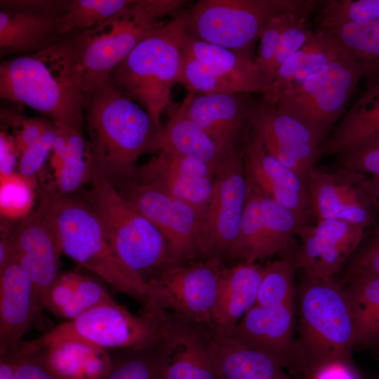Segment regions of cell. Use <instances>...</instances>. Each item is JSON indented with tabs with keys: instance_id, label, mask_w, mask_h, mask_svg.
Returning <instances> with one entry per match:
<instances>
[{
	"instance_id": "cell-1",
	"label": "cell",
	"mask_w": 379,
	"mask_h": 379,
	"mask_svg": "<svg viewBox=\"0 0 379 379\" xmlns=\"http://www.w3.org/2000/svg\"><path fill=\"white\" fill-rule=\"evenodd\" d=\"M85 119L91 179L114 185L135 179L137 161L159 129L148 112L119 92L107 76L93 84Z\"/></svg>"
},
{
	"instance_id": "cell-2",
	"label": "cell",
	"mask_w": 379,
	"mask_h": 379,
	"mask_svg": "<svg viewBox=\"0 0 379 379\" xmlns=\"http://www.w3.org/2000/svg\"><path fill=\"white\" fill-rule=\"evenodd\" d=\"M67 41L0 65V97L81 131L88 98Z\"/></svg>"
},
{
	"instance_id": "cell-3",
	"label": "cell",
	"mask_w": 379,
	"mask_h": 379,
	"mask_svg": "<svg viewBox=\"0 0 379 379\" xmlns=\"http://www.w3.org/2000/svg\"><path fill=\"white\" fill-rule=\"evenodd\" d=\"M55 227L62 253L98 275L114 290L126 294L143 307L149 300V288L117 259L102 227L88 201L72 194L46 189L40 200Z\"/></svg>"
},
{
	"instance_id": "cell-4",
	"label": "cell",
	"mask_w": 379,
	"mask_h": 379,
	"mask_svg": "<svg viewBox=\"0 0 379 379\" xmlns=\"http://www.w3.org/2000/svg\"><path fill=\"white\" fill-rule=\"evenodd\" d=\"M185 0H131L121 11L67 41L71 59L88 94L93 84L107 77L168 14Z\"/></svg>"
},
{
	"instance_id": "cell-5",
	"label": "cell",
	"mask_w": 379,
	"mask_h": 379,
	"mask_svg": "<svg viewBox=\"0 0 379 379\" xmlns=\"http://www.w3.org/2000/svg\"><path fill=\"white\" fill-rule=\"evenodd\" d=\"M354 333L353 314L345 288L333 277L303 273L296 338L298 378L323 362L350 359Z\"/></svg>"
},
{
	"instance_id": "cell-6",
	"label": "cell",
	"mask_w": 379,
	"mask_h": 379,
	"mask_svg": "<svg viewBox=\"0 0 379 379\" xmlns=\"http://www.w3.org/2000/svg\"><path fill=\"white\" fill-rule=\"evenodd\" d=\"M184 34L182 11L163 21L108 75L119 92L148 112L158 128L171 90L178 83Z\"/></svg>"
},
{
	"instance_id": "cell-7",
	"label": "cell",
	"mask_w": 379,
	"mask_h": 379,
	"mask_svg": "<svg viewBox=\"0 0 379 379\" xmlns=\"http://www.w3.org/2000/svg\"><path fill=\"white\" fill-rule=\"evenodd\" d=\"M91 182L87 201L113 253L128 270L147 284L171 267L164 236L112 182L97 178Z\"/></svg>"
},
{
	"instance_id": "cell-8",
	"label": "cell",
	"mask_w": 379,
	"mask_h": 379,
	"mask_svg": "<svg viewBox=\"0 0 379 379\" xmlns=\"http://www.w3.org/2000/svg\"><path fill=\"white\" fill-rule=\"evenodd\" d=\"M322 1L200 0L183 10L185 34L230 50L249 49L269 20L285 12L311 15Z\"/></svg>"
},
{
	"instance_id": "cell-9",
	"label": "cell",
	"mask_w": 379,
	"mask_h": 379,
	"mask_svg": "<svg viewBox=\"0 0 379 379\" xmlns=\"http://www.w3.org/2000/svg\"><path fill=\"white\" fill-rule=\"evenodd\" d=\"M171 324V317L157 308L144 307L140 315H135L114 301L58 324L33 342L42 345L77 338L106 350L151 349L164 340Z\"/></svg>"
},
{
	"instance_id": "cell-10",
	"label": "cell",
	"mask_w": 379,
	"mask_h": 379,
	"mask_svg": "<svg viewBox=\"0 0 379 379\" xmlns=\"http://www.w3.org/2000/svg\"><path fill=\"white\" fill-rule=\"evenodd\" d=\"M362 79L363 68L341 46L324 68L267 102L301 118L326 136Z\"/></svg>"
},
{
	"instance_id": "cell-11",
	"label": "cell",
	"mask_w": 379,
	"mask_h": 379,
	"mask_svg": "<svg viewBox=\"0 0 379 379\" xmlns=\"http://www.w3.org/2000/svg\"><path fill=\"white\" fill-rule=\"evenodd\" d=\"M187 263L168 267L147 284L149 300L146 307L214 332L213 315L223 267L217 258Z\"/></svg>"
},
{
	"instance_id": "cell-12",
	"label": "cell",
	"mask_w": 379,
	"mask_h": 379,
	"mask_svg": "<svg viewBox=\"0 0 379 379\" xmlns=\"http://www.w3.org/2000/svg\"><path fill=\"white\" fill-rule=\"evenodd\" d=\"M248 196L242 149L229 154L217 171L201 215L199 249L208 258L230 256L237 243Z\"/></svg>"
},
{
	"instance_id": "cell-13",
	"label": "cell",
	"mask_w": 379,
	"mask_h": 379,
	"mask_svg": "<svg viewBox=\"0 0 379 379\" xmlns=\"http://www.w3.org/2000/svg\"><path fill=\"white\" fill-rule=\"evenodd\" d=\"M120 194L151 221L164 236L171 266L201 255V212L191 204L135 180L114 185Z\"/></svg>"
},
{
	"instance_id": "cell-14",
	"label": "cell",
	"mask_w": 379,
	"mask_h": 379,
	"mask_svg": "<svg viewBox=\"0 0 379 379\" xmlns=\"http://www.w3.org/2000/svg\"><path fill=\"white\" fill-rule=\"evenodd\" d=\"M248 121L267 151L306 180L325 136L301 118L265 101L251 102Z\"/></svg>"
},
{
	"instance_id": "cell-15",
	"label": "cell",
	"mask_w": 379,
	"mask_h": 379,
	"mask_svg": "<svg viewBox=\"0 0 379 379\" xmlns=\"http://www.w3.org/2000/svg\"><path fill=\"white\" fill-rule=\"evenodd\" d=\"M247 177V176H246ZM248 196L239 234L230 255L246 262L290 253L296 230L307 223L248 179Z\"/></svg>"
},
{
	"instance_id": "cell-16",
	"label": "cell",
	"mask_w": 379,
	"mask_h": 379,
	"mask_svg": "<svg viewBox=\"0 0 379 379\" xmlns=\"http://www.w3.org/2000/svg\"><path fill=\"white\" fill-rule=\"evenodd\" d=\"M306 182L317 221L335 219L366 228L378 226V207L369 175L342 167L335 171L314 167Z\"/></svg>"
},
{
	"instance_id": "cell-17",
	"label": "cell",
	"mask_w": 379,
	"mask_h": 379,
	"mask_svg": "<svg viewBox=\"0 0 379 379\" xmlns=\"http://www.w3.org/2000/svg\"><path fill=\"white\" fill-rule=\"evenodd\" d=\"M366 227L335 220H317L295 231L300 245L292 252L296 269L317 277H333L347 263L365 237Z\"/></svg>"
},
{
	"instance_id": "cell-18",
	"label": "cell",
	"mask_w": 379,
	"mask_h": 379,
	"mask_svg": "<svg viewBox=\"0 0 379 379\" xmlns=\"http://www.w3.org/2000/svg\"><path fill=\"white\" fill-rule=\"evenodd\" d=\"M294 319V304L255 305L225 338L267 356L298 378Z\"/></svg>"
},
{
	"instance_id": "cell-19",
	"label": "cell",
	"mask_w": 379,
	"mask_h": 379,
	"mask_svg": "<svg viewBox=\"0 0 379 379\" xmlns=\"http://www.w3.org/2000/svg\"><path fill=\"white\" fill-rule=\"evenodd\" d=\"M61 253L55 227L40 201L37 208L11 230L9 254L27 274L41 298L60 272Z\"/></svg>"
},
{
	"instance_id": "cell-20",
	"label": "cell",
	"mask_w": 379,
	"mask_h": 379,
	"mask_svg": "<svg viewBox=\"0 0 379 379\" xmlns=\"http://www.w3.org/2000/svg\"><path fill=\"white\" fill-rule=\"evenodd\" d=\"M158 350L160 379H223L215 362L216 335L208 328L172 318Z\"/></svg>"
},
{
	"instance_id": "cell-21",
	"label": "cell",
	"mask_w": 379,
	"mask_h": 379,
	"mask_svg": "<svg viewBox=\"0 0 379 379\" xmlns=\"http://www.w3.org/2000/svg\"><path fill=\"white\" fill-rule=\"evenodd\" d=\"M41 298L11 254L0 268V355L19 351L22 340L41 318Z\"/></svg>"
},
{
	"instance_id": "cell-22",
	"label": "cell",
	"mask_w": 379,
	"mask_h": 379,
	"mask_svg": "<svg viewBox=\"0 0 379 379\" xmlns=\"http://www.w3.org/2000/svg\"><path fill=\"white\" fill-rule=\"evenodd\" d=\"M216 173L196 158L161 152L138 166L134 180L191 204L201 215Z\"/></svg>"
},
{
	"instance_id": "cell-23",
	"label": "cell",
	"mask_w": 379,
	"mask_h": 379,
	"mask_svg": "<svg viewBox=\"0 0 379 379\" xmlns=\"http://www.w3.org/2000/svg\"><path fill=\"white\" fill-rule=\"evenodd\" d=\"M242 154L248 179L310 224L315 217L306 180L272 156L255 134L244 145Z\"/></svg>"
},
{
	"instance_id": "cell-24",
	"label": "cell",
	"mask_w": 379,
	"mask_h": 379,
	"mask_svg": "<svg viewBox=\"0 0 379 379\" xmlns=\"http://www.w3.org/2000/svg\"><path fill=\"white\" fill-rule=\"evenodd\" d=\"M246 94L187 93L186 114L228 157L237 149L242 128L248 120L251 102Z\"/></svg>"
},
{
	"instance_id": "cell-25",
	"label": "cell",
	"mask_w": 379,
	"mask_h": 379,
	"mask_svg": "<svg viewBox=\"0 0 379 379\" xmlns=\"http://www.w3.org/2000/svg\"><path fill=\"white\" fill-rule=\"evenodd\" d=\"M263 274L264 265L256 262L222 267L213 315L218 337H227L256 304Z\"/></svg>"
},
{
	"instance_id": "cell-26",
	"label": "cell",
	"mask_w": 379,
	"mask_h": 379,
	"mask_svg": "<svg viewBox=\"0 0 379 379\" xmlns=\"http://www.w3.org/2000/svg\"><path fill=\"white\" fill-rule=\"evenodd\" d=\"M379 146V78L351 107L321 147L320 156L338 157Z\"/></svg>"
},
{
	"instance_id": "cell-27",
	"label": "cell",
	"mask_w": 379,
	"mask_h": 379,
	"mask_svg": "<svg viewBox=\"0 0 379 379\" xmlns=\"http://www.w3.org/2000/svg\"><path fill=\"white\" fill-rule=\"evenodd\" d=\"M187 104L185 98L169 120L157 130L148 145L147 154L165 152L190 157L203 161L218 171L227 157L187 115Z\"/></svg>"
},
{
	"instance_id": "cell-28",
	"label": "cell",
	"mask_w": 379,
	"mask_h": 379,
	"mask_svg": "<svg viewBox=\"0 0 379 379\" xmlns=\"http://www.w3.org/2000/svg\"><path fill=\"white\" fill-rule=\"evenodd\" d=\"M49 371L58 379H104L112 364L106 350L77 338H64L39 345Z\"/></svg>"
},
{
	"instance_id": "cell-29",
	"label": "cell",
	"mask_w": 379,
	"mask_h": 379,
	"mask_svg": "<svg viewBox=\"0 0 379 379\" xmlns=\"http://www.w3.org/2000/svg\"><path fill=\"white\" fill-rule=\"evenodd\" d=\"M62 16L1 9V55L32 54L57 43L62 36Z\"/></svg>"
},
{
	"instance_id": "cell-30",
	"label": "cell",
	"mask_w": 379,
	"mask_h": 379,
	"mask_svg": "<svg viewBox=\"0 0 379 379\" xmlns=\"http://www.w3.org/2000/svg\"><path fill=\"white\" fill-rule=\"evenodd\" d=\"M180 51L238 84L245 94L261 93L264 97L270 93L255 66V58L250 53L230 50L185 34Z\"/></svg>"
},
{
	"instance_id": "cell-31",
	"label": "cell",
	"mask_w": 379,
	"mask_h": 379,
	"mask_svg": "<svg viewBox=\"0 0 379 379\" xmlns=\"http://www.w3.org/2000/svg\"><path fill=\"white\" fill-rule=\"evenodd\" d=\"M340 48L339 40L331 31L317 27L305 44L279 67L270 92L264 99L274 100L321 70L337 56Z\"/></svg>"
},
{
	"instance_id": "cell-32",
	"label": "cell",
	"mask_w": 379,
	"mask_h": 379,
	"mask_svg": "<svg viewBox=\"0 0 379 379\" xmlns=\"http://www.w3.org/2000/svg\"><path fill=\"white\" fill-rule=\"evenodd\" d=\"M215 362L223 379H300L267 356L217 335Z\"/></svg>"
},
{
	"instance_id": "cell-33",
	"label": "cell",
	"mask_w": 379,
	"mask_h": 379,
	"mask_svg": "<svg viewBox=\"0 0 379 379\" xmlns=\"http://www.w3.org/2000/svg\"><path fill=\"white\" fill-rule=\"evenodd\" d=\"M345 288L354 319V346L379 345V277H355Z\"/></svg>"
},
{
	"instance_id": "cell-34",
	"label": "cell",
	"mask_w": 379,
	"mask_h": 379,
	"mask_svg": "<svg viewBox=\"0 0 379 379\" xmlns=\"http://www.w3.org/2000/svg\"><path fill=\"white\" fill-rule=\"evenodd\" d=\"M345 51L371 83L379 78V21L352 22L331 29Z\"/></svg>"
},
{
	"instance_id": "cell-35",
	"label": "cell",
	"mask_w": 379,
	"mask_h": 379,
	"mask_svg": "<svg viewBox=\"0 0 379 379\" xmlns=\"http://www.w3.org/2000/svg\"><path fill=\"white\" fill-rule=\"evenodd\" d=\"M54 190L71 194L91 180V164L88 142L81 132L68 128L67 148L61 168L54 175Z\"/></svg>"
},
{
	"instance_id": "cell-36",
	"label": "cell",
	"mask_w": 379,
	"mask_h": 379,
	"mask_svg": "<svg viewBox=\"0 0 379 379\" xmlns=\"http://www.w3.org/2000/svg\"><path fill=\"white\" fill-rule=\"evenodd\" d=\"M295 270L292 252L264 265L255 305L268 307L294 304Z\"/></svg>"
},
{
	"instance_id": "cell-37",
	"label": "cell",
	"mask_w": 379,
	"mask_h": 379,
	"mask_svg": "<svg viewBox=\"0 0 379 379\" xmlns=\"http://www.w3.org/2000/svg\"><path fill=\"white\" fill-rule=\"evenodd\" d=\"M178 83L194 95L245 94L243 88L230 79L208 65L181 53Z\"/></svg>"
},
{
	"instance_id": "cell-38",
	"label": "cell",
	"mask_w": 379,
	"mask_h": 379,
	"mask_svg": "<svg viewBox=\"0 0 379 379\" xmlns=\"http://www.w3.org/2000/svg\"><path fill=\"white\" fill-rule=\"evenodd\" d=\"M131 0H72L61 19V34L92 28L124 8Z\"/></svg>"
},
{
	"instance_id": "cell-39",
	"label": "cell",
	"mask_w": 379,
	"mask_h": 379,
	"mask_svg": "<svg viewBox=\"0 0 379 379\" xmlns=\"http://www.w3.org/2000/svg\"><path fill=\"white\" fill-rule=\"evenodd\" d=\"M318 27L331 29L352 22L379 21V0H328L314 18Z\"/></svg>"
},
{
	"instance_id": "cell-40",
	"label": "cell",
	"mask_w": 379,
	"mask_h": 379,
	"mask_svg": "<svg viewBox=\"0 0 379 379\" xmlns=\"http://www.w3.org/2000/svg\"><path fill=\"white\" fill-rule=\"evenodd\" d=\"M161 368L158 346L124 350L112 357V367L104 379H160Z\"/></svg>"
},
{
	"instance_id": "cell-41",
	"label": "cell",
	"mask_w": 379,
	"mask_h": 379,
	"mask_svg": "<svg viewBox=\"0 0 379 379\" xmlns=\"http://www.w3.org/2000/svg\"><path fill=\"white\" fill-rule=\"evenodd\" d=\"M36 183L13 173L0 177V213L7 220H21L29 214L34 200Z\"/></svg>"
},
{
	"instance_id": "cell-42",
	"label": "cell",
	"mask_w": 379,
	"mask_h": 379,
	"mask_svg": "<svg viewBox=\"0 0 379 379\" xmlns=\"http://www.w3.org/2000/svg\"><path fill=\"white\" fill-rule=\"evenodd\" d=\"M295 15L310 16L307 14L296 12H285L278 14L269 20L258 37L260 44L258 55L255 58V64L263 81L269 87L270 92L275 77L274 62L281 36L284 29Z\"/></svg>"
},
{
	"instance_id": "cell-43",
	"label": "cell",
	"mask_w": 379,
	"mask_h": 379,
	"mask_svg": "<svg viewBox=\"0 0 379 379\" xmlns=\"http://www.w3.org/2000/svg\"><path fill=\"white\" fill-rule=\"evenodd\" d=\"M1 120L12 130L18 158L41 135L51 121L31 118L12 109L1 110Z\"/></svg>"
},
{
	"instance_id": "cell-44",
	"label": "cell",
	"mask_w": 379,
	"mask_h": 379,
	"mask_svg": "<svg viewBox=\"0 0 379 379\" xmlns=\"http://www.w3.org/2000/svg\"><path fill=\"white\" fill-rule=\"evenodd\" d=\"M114 301L100 284L82 274L75 288L72 301L60 317L71 320L97 306Z\"/></svg>"
},
{
	"instance_id": "cell-45",
	"label": "cell",
	"mask_w": 379,
	"mask_h": 379,
	"mask_svg": "<svg viewBox=\"0 0 379 379\" xmlns=\"http://www.w3.org/2000/svg\"><path fill=\"white\" fill-rule=\"evenodd\" d=\"M345 267L346 279L364 276L379 277V225L364 237Z\"/></svg>"
},
{
	"instance_id": "cell-46",
	"label": "cell",
	"mask_w": 379,
	"mask_h": 379,
	"mask_svg": "<svg viewBox=\"0 0 379 379\" xmlns=\"http://www.w3.org/2000/svg\"><path fill=\"white\" fill-rule=\"evenodd\" d=\"M58 126L51 121L39 138L18 158V173L36 183V174L51 152Z\"/></svg>"
},
{
	"instance_id": "cell-47",
	"label": "cell",
	"mask_w": 379,
	"mask_h": 379,
	"mask_svg": "<svg viewBox=\"0 0 379 379\" xmlns=\"http://www.w3.org/2000/svg\"><path fill=\"white\" fill-rule=\"evenodd\" d=\"M81 274L77 272H59L41 297L43 307L55 316H61L73 298Z\"/></svg>"
},
{
	"instance_id": "cell-48",
	"label": "cell",
	"mask_w": 379,
	"mask_h": 379,
	"mask_svg": "<svg viewBox=\"0 0 379 379\" xmlns=\"http://www.w3.org/2000/svg\"><path fill=\"white\" fill-rule=\"evenodd\" d=\"M309 18L306 15H295L284 29L274 62L275 76L279 67L307 40L312 32L307 25Z\"/></svg>"
},
{
	"instance_id": "cell-49",
	"label": "cell",
	"mask_w": 379,
	"mask_h": 379,
	"mask_svg": "<svg viewBox=\"0 0 379 379\" xmlns=\"http://www.w3.org/2000/svg\"><path fill=\"white\" fill-rule=\"evenodd\" d=\"M14 379H58L45 366L39 351L23 342L18 351Z\"/></svg>"
},
{
	"instance_id": "cell-50",
	"label": "cell",
	"mask_w": 379,
	"mask_h": 379,
	"mask_svg": "<svg viewBox=\"0 0 379 379\" xmlns=\"http://www.w3.org/2000/svg\"><path fill=\"white\" fill-rule=\"evenodd\" d=\"M70 1L15 0L0 1L1 9L18 12L60 16L65 14Z\"/></svg>"
},
{
	"instance_id": "cell-51",
	"label": "cell",
	"mask_w": 379,
	"mask_h": 379,
	"mask_svg": "<svg viewBox=\"0 0 379 379\" xmlns=\"http://www.w3.org/2000/svg\"><path fill=\"white\" fill-rule=\"evenodd\" d=\"M300 379H362L350 359H338L323 362Z\"/></svg>"
},
{
	"instance_id": "cell-52",
	"label": "cell",
	"mask_w": 379,
	"mask_h": 379,
	"mask_svg": "<svg viewBox=\"0 0 379 379\" xmlns=\"http://www.w3.org/2000/svg\"><path fill=\"white\" fill-rule=\"evenodd\" d=\"M341 167L379 177V146L352 154L340 156Z\"/></svg>"
},
{
	"instance_id": "cell-53",
	"label": "cell",
	"mask_w": 379,
	"mask_h": 379,
	"mask_svg": "<svg viewBox=\"0 0 379 379\" xmlns=\"http://www.w3.org/2000/svg\"><path fill=\"white\" fill-rule=\"evenodd\" d=\"M18 157L14 140L4 131L0 133V177L15 173L16 158Z\"/></svg>"
},
{
	"instance_id": "cell-54",
	"label": "cell",
	"mask_w": 379,
	"mask_h": 379,
	"mask_svg": "<svg viewBox=\"0 0 379 379\" xmlns=\"http://www.w3.org/2000/svg\"><path fill=\"white\" fill-rule=\"evenodd\" d=\"M55 124L58 126V131L51 149L52 154L50 159L51 166L53 170L54 175L58 173L61 168L66 154L69 128L58 123Z\"/></svg>"
},
{
	"instance_id": "cell-55",
	"label": "cell",
	"mask_w": 379,
	"mask_h": 379,
	"mask_svg": "<svg viewBox=\"0 0 379 379\" xmlns=\"http://www.w3.org/2000/svg\"><path fill=\"white\" fill-rule=\"evenodd\" d=\"M18 352L0 355V379H14Z\"/></svg>"
},
{
	"instance_id": "cell-56",
	"label": "cell",
	"mask_w": 379,
	"mask_h": 379,
	"mask_svg": "<svg viewBox=\"0 0 379 379\" xmlns=\"http://www.w3.org/2000/svg\"><path fill=\"white\" fill-rule=\"evenodd\" d=\"M378 346L379 347V345Z\"/></svg>"
}]
</instances>
